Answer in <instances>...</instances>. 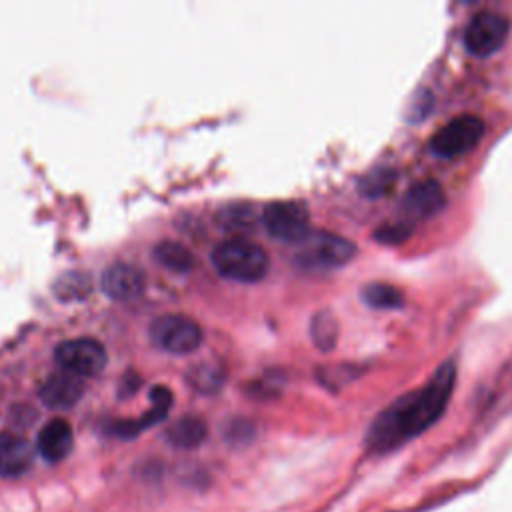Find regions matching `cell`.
Returning a JSON list of instances; mask_svg holds the SVG:
<instances>
[{"instance_id": "6da1fadb", "label": "cell", "mask_w": 512, "mask_h": 512, "mask_svg": "<svg viewBox=\"0 0 512 512\" xmlns=\"http://www.w3.org/2000/svg\"><path fill=\"white\" fill-rule=\"evenodd\" d=\"M456 384V364L444 362L430 380L396 398L372 422L366 446L372 452L394 450L428 430L446 410Z\"/></svg>"}, {"instance_id": "7a4b0ae2", "label": "cell", "mask_w": 512, "mask_h": 512, "mask_svg": "<svg viewBox=\"0 0 512 512\" xmlns=\"http://www.w3.org/2000/svg\"><path fill=\"white\" fill-rule=\"evenodd\" d=\"M212 262L226 278L256 282L268 272V254L262 246L246 238H228L212 250Z\"/></svg>"}, {"instance_id": "3957f363", "label": "cell", "mask_w": 512, "mask_h": 512, "mask_svg": "<svg viewBox=\"0 0 512 512\" xmlns=\"http://www.w3.org/2000/svg\"><path fill=\"white\" fill-rule=\"evenodd\" d=\"M356 254V246L338 234L326 230H310L294 252V260L306 270H332L348 264Z\"/></svg>"}, {"instance_id": "277c9868", "label": "cell", "mask_w": 512, "mask_h": 512, "mask_svg": "<svg viewBox=\"0 0 512 512\" xmlns=\"http://www.w3.org/2000/svg\"><path fill=\"white\" fill-rule=\"evenodd\" d=\"M484 136V122L474 114H460L448 120L430 138V152L442 160L458 158L478 146Z\"/></svg>"}, {"instance_id": "5b68a950", "label": "cell", "mask_w": 512, "mask_h": 512, "mask_svg": "<svg viewBox=\"0 0 512 512\" xmlns=\"http://www.w3.org/2000/svg\"><path fill=\"white\" fill-rule=\"evenodd\" d=\"M510 36V20L492 10H482L474 14L464 28V48L478 58L496 54Z\"/></svg>"}, {"instance_id": "8992f818", "label": "cell", "mask_w": 512, "mask_h": 512, "mask_svg": "<svg viewBox=\"0 0 512 512\" xmlns=\"http://www.w3.org/2000/svg\"><path fill=\"white\" fill-rule=\"evenodd\" d=\"M262 222L270 236L298 244L312 228L310 214L300 200H272L262 210Z\"/></svg>"}, {"instance_id": "52a82bcc", "label": "cell", "mask_w": 512, "mask_h": 512, "mask_svg": "<svg viewBox=\"0 0 512 512\" xmlns=\"http://www.w3.org/2000/svg\"><path fill=\"white\" fill-rule=\"evenodd\" d=\"M150 338L156 346L172 354H186L200 346L202 328L184 314H162L150 324Z\"/></svg>"}, {"instance_id": "ba28073f", "label": "cell", "mask_w": 512, "mask_h": 512, "mask_svg": "<svg viewBox=\"0 0 512 512\" xmlns=\"http://www.w3.org/2000/svg\"><path fill=\"white\" fill-rule=\"evenodd\" d=\"M54 358L62 370L74 376H94L106 366V350L94 338L64 340L54 348Z\"/></svg>"}, {"instance_id": "9c48e42d", "label": "cell", "mask_w": 512, "mask_h": 512, "mask_svg": "<svg viewBox=\"0 0 512 512\" xmlns=\"http://www.w3.org/2000/svg\"><path fill=\"white\" fill-rule=\"evenodd\" d=\"M446 206L444 188L436 180H420L408 188L402 200L404 212L414 220H424L438 214Z\"/></svg>"}, {"instance_id": "30bf717a", "label": "cell", "mask_w": 512, "mask_h": 512, "mask_svg": "<svg viewBox=\"0 0 512 512\" xmlns=\"http://www.w3.org/2000/svg\"><path fill=\"white\" fill-rule=\"evenodd\" d=\"M42 402L50 408H70L84 394V380L66 370L50 374L38 390Z\"/></svg>"}, {"instance_id": "8fae6325", "label": "cell", "mask_w": 512, "mask_h": 512, "mask_svg": "<svg viewBox=\"0 0 512 512\" xmlns=\"http://www.w3.org/2000/svg\"><path fill=\"white\" fill-rule=\"evenodd\" d=\"M142 288L144 274L128 262H114L102 272V290L114 300H130L138 296Z\"/></svg>"}, {"instance_id": "7c38bea8", "label": "cell", "mask_w": 512, "mask_h": 512, "mask_svg": "<svg viewBox=\"0 0 512 512\" xmlns=\"http://www.w3.org/2000/svg\"><path fill=\"white\" fill-rule=\"evenodd\" d=\"M74 446L72 426L64 418H52L42 426L36 438V448L46 462L64 460Z\"/></svg>"}, {"instance_id": "4fadbf2b", "label": "cell", "mask_w": 512, "mask_h": 512, "mask_svg": "<svg viewBox=\"0 0 512 512\" xmlns=\"http://www.w3.org/2000/svg\"><path fill=\"white\" fill-rule=\"evenodd\" d=\"M30 444L12 432H0V476L14 478L32 466Z\"/></svg>"}, {"instance_id": "5bb4252c", "label": "cell", "mask_w": 512, "mask_h": 512, "mask_svg": "<svg viewBox=\"0 0 512 512\" xmlns=\"http://www.w3.org/2000/svg\"><path fill=\"white\" fill-rule=\"evenodd\" d=\"M150 402H152V406H150L148 412L142 414V418L116 422L114 432H116L118 436H134V434H138L142 428L160 422V420L168 414V410H170V406H172V392H170L166 386L156 384V386L150 390Z\"/></svg>"}, {"instance_id": "9a60e30c", "label": "cell", "mask_w": 512, "mask_h": 512, "mask_svg": "<svg viewBox=\"0 0 512 512\" xmlns=\"http://www.w3.org/2000/svg\"><path fill=\"white\" fill-rule=\"evenodd\" d=\"M206 434H208V426H206L204 418H200L196 414L180 416L166 430L168 442L174 444L176 448H194L204 442Z\"/></svg>"}, {"instance_id": "2e32d148", "label": "cell", "mask_w": 512, "mask_h": 512, "mask_svg": "<svg viewBox=\"0 0 512 512\" xmlns=\"http://www.w3.org/2000/svg\"><path fill=\"white\" fill-rule=\"evenodd\" d=\"M360 296L366 302V306L376 310H396L404 306V294L392 284H382V282L366 284Z\"/></svg>"}, {"instance_id": "e0dca14e", "label": "cell", "mask_w": 512, "mask_h": 512, "mask_svg": "<svg viewBox=\"0 0 512 512\" xmlns=\"http://www.w3.org/2000/svg\"><path fill=\"white\" fill-rule=\"evenodd\" d=\"M154 256L160 264H164L166 268L170 270H176V272H186L192 268L194 264V256L192 252L180 244V242H174V240H162L154 246Z\"/></svg>"}, {"instance_id": "ac0fdd59", "label": "cell", "mask_w": 512, "mask_h": 512, "mask_svg": "<svg viewBox=\"0 0 512 512\" xmlns=\"http://www.w3.org/2000/svg\"><path fill=\"white\" fill-rule=\"evenodd\" d=\"M310 334L314 344L322 352H330L336 346L338 340V322L330 310H320L312 316L310 322Z\"/></svg>"}, {"instance_id": "d6986e66", "label": "cell", "mask_w": 512, "mask_h": 512, "mask_svg": "<svg viewBox=\"0 0 512 512\" xmlns=\"http://www.w3.org/2000/svg\"><path fill=\"white\" fill-rule=\"evenodd\" d=\"M186 380L200 392H216L222 386L224 370L214 362H198L190 366Z\"/></svg>"}, {"instance_id": "ffe728a7", "label": "cell", "mask_w": 512, "mask_h": 512, "mask_svg": "<svg viewBox=\"0 0 512 512\" xmlns=\"http://www.w3.org/2000/svg\"><path fill=\"white\" fill-rule=\"evenodd\" d=\"M90 290H92L90 278L84 272H80V270L64 272L54 282V294L60 300H82V298H86L90 294Z\"/></svg>"}, {"instance_id": "44dd1931", "label": "cell", "mask_w": 512, "mask_h": 512, "mask_svg": "<svg viewBox=\"0 0 512 512\" xmlns=\"http://www.w3.org/2000/svg\"><path fill=\"white\" fill-rule=\"evenodd\" d=\"M392 180H394V170L378 168L360 180V190H362V194H366L370 198L380 196L386 192V188L392 184Z\"/></svg>"}, {"instance_id": "7402d4cb", "label": "cell", "mask_w": 512, "mask_h": 512, "mask_svg": "<svg viewBox=\"0 0 512 512\" xmlns=\"http://www.w3.org/2000/svg\"><path fill=\"white\" fill-rule=\"evenodd\" d=\"M410 236V228L406 224H386L376 232L378 242L384 244H398Z\"/></svg>"}, {"instance_id": "603a6c76", "label": "cell", "mask_w": 512, "mask_h": 512, "mask_svg": "<svg viewBox=\"0 0 512 512\" xmlns=\"http://www.w3.org/2000/svg\"><path fill=\"white\" fill-rule=\"evenodd\" d=\"M250 210V206L246 208V206H230V208H224L222 210V218H224V224L226 226H240V228H244L246 224H250L252 222V218H240V214H246Z\"/></svg>"}, {"instance_id": "cb8c5ba5", "label": "cell", "mask_w": 512, "mask_h": 512, "mask_svg": "<svg viewBox=\"0 0 512 512\" xmlns=\"http://www.w3.org/2000/svg\"><path fill=\"white\" fill-rule=\"evenodd\" d=\"M430 106H432V96H430L428 92L416 94V98H414V106L408 110V112H410V120H412V122L422 120V118L428 114Z\"/></svg>"}]
</instances>
